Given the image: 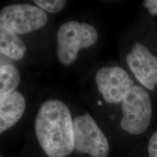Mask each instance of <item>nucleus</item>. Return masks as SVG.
Listing matches in <instances>:
<instances>
[{
	"instance_id": "nucleus-1",
	"label": "nucleus",
	"mask_w": 157,
	"mask_h": 157,
	"mask_svg": "<svg viewBox=\"0 0 157 157\" xmlns=\"http://www.w3.org/2000/svg\"><path fill=\"white\" fill-rule=\"evenodd\" d=\"M35 133L49 157H66L73 152V119L63 102L48 100L42 104L35 119Z\"/></svg>"
},
{
	"instance_id": "nucleus-2",
	"label": "nucleus",
	"mask_w": 157,
	"mask_h": 157,
	"mask_svg": "<svg viewBox=\"0 0 157 157\" xmlns=\"http://www.w3.org/2000/svg\"><path fill=\"white\" fill-rule=\"evenodd\" d=\"M122 118L120 127L132 135L146 132L151 123L153 105L148 91L138 84H134L121 102Z\"/></svg>"
},
{
	"instance_id": "nucleus-3",
	"label": "nucleus",
	"mask_w": 157,
	"mask_h": 157,
	"mask_svg": "<svg viewBox=\"0 0 157 157\" xmlns=\"http://www.w3.org/2000/svg\"><path fill=\"white\" fill-rule=\"evenodd\" d=\"M98 33L93 25L71 21L60 27L57 34V56L62 64L68 66L77 58L82 48L92 47L97 42Z\"/></svg>"
},
{
	"instance_id": "nucleus-4",
	"label": "nucleus",
	"mask_w": 157,
	"mask_h": 157,
	"mask_svg": "<svg viewBox=\"0 0 157 157\" xmlns=\"http://www.w3.org/2000/svg\"><path fill=\"white\" fill-rule=\"evenodd\" d=\"M74 149L92 157H106L109 143L95 119L89 113L77 116L73 120Z\"/></svg>"
},
{
	"instance_id": "nucleus-5",
	"label": "nucleus",
	"mask_w": 157,
	"mask_h": 157,
	"mask_svg": "<svg viewBox=\"0 0 157 157\" xmlns=\"http://www.w3.org/2000/svg\"><path fill=\"white\" fill-rule=\"evenodd\" d=\"M48 21L46 13L29 4L6 6L0 12V24L15 34H26L45 26Z\"/></svg>"
},
{
	"instance_id": "nucleus-6",
	"label": "nucleus",
	"mask_w": 157,
	"mask_h": 157,
	"mask_svg": "<svg viewBox=\"0 0 157 157\" xmlns=\"http://www.w3.org/2000/svg\"><path fill=\"white\" fill-rule=\"evenodd\" d=\"M95 82L104 101L109 104L121 103L134 81L129 74L119 66H106L98 71Z\"/></svg>"
},
{
	"instance_id": "nucleus-7",
	"label": "nucleus",
	"mask_w": 157,
	"mask_h": 157,
	"mask_svg": "<svg viewBox=\"0 0 157 157\" xmlns=\"http://www.w3.org/2000/svg\"><path fill=\"white\" fill-rule=\"evenodd\" d=\"M126 62L140 85L148 91L157 88V56L146 45L135 42L126 56Z\"/></svg>"
},
{
	"instance_id": "nucleus-8",
	"label": "nucleus",
	"mask_w": 157,
	"mask_h": 157,
	"mask_svg": "<svg viewBox=\"0 0 157 157\" xmlns=\"http://www.w3.org/2000/svg\"><path fill=\"white\" fill-rule=\"evenodd\" d=\"M25 109V98L13 91L0 97V134L11 128L23 117Z\"/></svg>"
},
{
	"instance_id": "nucleus-9",
	"label": "nucleus",
	"mask_w": 157,
	"mask_h": 157,
	"mask_svg": "<svg viewBox=\"0 0 157 157\" xmlns=\"http://www.w3.org/2000/svg\"><path fill=\"white\" fill-rule=\"evenodd\" d=\"M26 50L22 39L0 24V53L13 60H19L23 58Z\"/></svg>"
},
{
	"instance_id": "nucleus-10",
	"label": "nucleus",
	"mask_w": 157,
	"mask_h": 157,
	"mask_svg": "<svg viewBox=\"0 0 157 157\" xmlns=\"http://www.w3.org/2000/svg\"><path fill=\"white\" fill-rule=\"evenodd\" d=\"M21 81V76L13 65L0 66V97L15 91Z\"/></svg>"
},
{
	"instance_id": "nucleus-11",
	"label": "nucleus",
	"mask_w": 157,
	"mask_h": 157,
	"mask_svg": "<svg viewBox=\"0 0 157 157\" xmlns=\"http://www.w3.org/2000/svg\"><path fill=\"white\" fill-rule=\"evenodd\" d=\"M34 3L39 8L51 13H56L61 11L66 4L64 0H34Z\"/></svg>"
},
{
	"instance_id": "nucleus-12",
	"label": "nucleus",
	"mask_w": 157,
	"mask_h": 157,
	"mask_svg": "<svg viewBox=\"0 0 157 157\" xmlns=\"http://www.w3.org/2000/svg\"><path fill=\"white\" fill-rule=\"evenodd\" d=\"M148 152L149 157H157V130L155 131L149 138Z\"/></svg>"
},
{
	"instance_id": "nucleus-13",
	"label": "nucleus",
	"mask_w": 157,
	"mask_h": 157,
	"mask_svg": "<svg viewBox=\"0 0 157 157\" xmlns=\"http://www.w3.org/2000/svg\"><path fill=\"white\" fill-rule=\"evenodd\" d=\"M143 6L151 15H157V0H146Z\"/></svg>"
},
{
	"instance_id": "nucleus-14",
	"label": "nucleus",
	"mask_w": 157,
	"mask_h": 157,
	"mask_svg": "<svg viewBox=\"0 0 157 157\" xmlns=\"http://www.w3.org/2000/svg\"><path fill=\"white\" fill-rule=\"evenodd\" d=\"M0 157H2V156H0Z\"/></svg>"
}]
</instances>
